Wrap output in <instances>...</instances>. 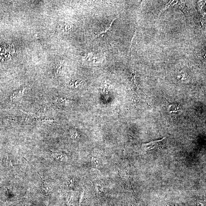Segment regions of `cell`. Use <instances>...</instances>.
I'll list each match as a JSON object with an SVG mask.
<instances>
[{
  "label": "cell",
  "instance_id": "1",
  "mask_svg": "<svg viewBox=\"0 0 206 206\" xmlns=\"http://www.w3.org/2000/svg\"><path fill=\"white\" fill-rule=\"evenodd\" d=\"M14 53V47L11 45H1L0 46V60L5 61L11 59Z\"/></svg>",
  "mask_w": 206,
  "mask_h": 206
},
{
  "label": "cell",
  "instance_id": "2",
  "mask_svg": "<svg viewBox=\"0 0 206 206\" xmlns=\"http://www.w3.org/2000/svg\"><path fill=\"white\" fill-rule=\"evenodd\" d=\"M165 138L157 141H154L147 143L143 144L142 147L144 150L149 151L153 149H159L162 148V143Z\"/></svg>",
  "mask_w": 206,
  "mask_h": 206
},
{
  "label": "cell",
  "instance_id": "3",
  "mask_svg": "<svg viewBox=\"0 0 206 206\" xmlns=\"http://www.w3.org/2000/svg\"><path fill=\"white\" fill-rule=\"evenodd\" d=\"M27 90V89L26 87V88H23L18 90V91H15L14 92L12 93L11 96V101H15L20 99L21 97L23 96Z\"/></svg>",
  "mask_w": 206,
  "mask_h": 206
},
{
  "label": "cell",
  "instance_id": "4",
  "mask_svg": "<svg viewBox=\"0 0 206 206\" xmlns=\"http://www.w3.org/2000/svg\"><path fill=\"white\" fill-rule=\"evenodd\" d=\"M52 187L53 184L51 182L43 180V184L41 188L42 192L45 195H47L51 191Z\"/></svg>",
  "mask_w": 206,
  "mask_h": 206
},
{
  "label": "cell",
  "instance_id": "5",
  "mask_svg": "<svg viewBox=\"0 0 206 206\" xmlns=\"http://www.w3.org/2000/svg\"><path fill=\"white\" fill-rule=\"evenodd\" d=\"M51 157L53 160L58 162H63L65 159L64 154L60 152H52Z\"/></svg>",
  "mask_w": 206,
  "mask_h": 206
},
{
  "label": "cell",
  "instance_id": "6",
  "mask_svg": "<svg viewBox=\"0 0 206 206\" xmlns=\"http://www.w3.org/2000/svg\"><path fill=\"white\" fill-rule=\"evenodd\" d=\"M35 122L41 125H51L54 122V120L48 118H43L36 119Z\"/></svg>",
  "mask_w": 206,
  "mask_h": 206
},
{
  "label": "cell",
  "instance_id": "7",
  "mask_svg": "<svg viewBox=\"0 0 206 206\" xmlns=\"http://www.w3.org/2000/svg\"><path fill=\"white\" fill-rule=\"evenodd\" d=\"M78 182V180L76 177L69 178L67 181V185L70 188H73L76 187Z\"/></svg>",
  "mask_w": 206,
  "mask_h": 206
},
{
  "label": "cell",
  "instance_id": "8",
  "mask_svg": "<svg viewBox=\"0 0 206 206\" xmlns=\"http://www.w3.org/2000/svg\"><path fill=\"white\" fill-rule=\"evenodd\" d=\"M180 106L176 104H172L168 107V111L170 114L173 112H177L180 110Z\"/></svg>",
  "mask_w": 206,
  "mask_h": 206
},
{
  "label": "cell",
  "instance_id": "9",
  "mask_svg": "<svg viewBox=\"0 0 206 206\" xmlns=\"http://www.w3.org/2000/svg\"><path fill=\"white\" fill-rule=\"evenodd\" d=\"M56 101L59 104H66L73 101L72 100L69 99L65 97H57L56 100Z\"/></svg>",
  "mask_w": 206,
  "mask_h": 206
},
{
  "label": "cell",
  "instance_id": "10",
  "mask_svg": "<svg viewBox=\"0 0 206 206\" xmlns=\"http://www.w3.org/2000/svg\"><path fill=\"white\" fill-rule=\"evenodd\" d=\"M70 135L73 139H77L80 138V135L78 132L75 129H71L70 131Z\"/></svg>",
  "mask_w": 206,
  "mask_h": 206
},
{
  "label": "cell",
  "instance_id": "11",
  "mask_svg": "<svg viewBox=\"0 0 206 206\" xmlns=\"http://www.w3.org/2000/svg\"><path fill=\"white\" fill-rule=\"evenodd\" d=\"M92 163L94 166H98L100 165V161L97 158H93L92 160Z\"/></svg>",
  "mask_w": 206,
  "mask_h": 206
},
{
  "label": "cell",
  "instance_id": "12",
  "mask_svg": "<svg viewBox=\"0 0 206 206\" xmlns=\"http://www.w3.org/2000/svg\"><path fill=\"white\" fill-rule=\"evenodd\" d=\"M197 206H205V201L202 200H197Z\"/></svg>",
  "mask_w": 206,
  "mask_h": 206
},
{
  "label": "cell",
  "instance_id": "13",
  "mask_svg": "<svg viewBox=\"0 0 206 206\" xmlns=\"http://www.w3.org/2000/svg\"><path fill=\"white\" fill-rule=\"evenodd\" d=\"M108 89H109V87L107 85H104V87L102 88L103 93L105 94H108V92H109Z\"/></svg>",
  "mask_w": 206,
  "mask_h": 206
}]
</instances>
